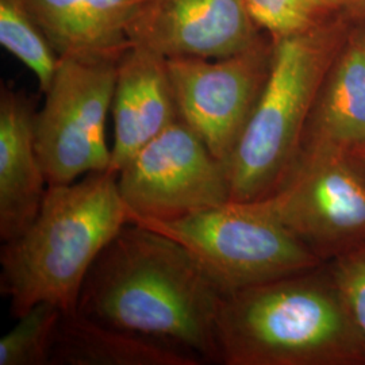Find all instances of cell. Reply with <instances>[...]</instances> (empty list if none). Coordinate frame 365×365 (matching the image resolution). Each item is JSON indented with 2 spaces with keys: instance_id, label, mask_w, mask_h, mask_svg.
I'll list each match as a JSON object with an SVG mask.
<instances>
[{
  "instance_id": "1",
  "label": "cell",
  "mask_w": 365,
  "mask_h": 365,
  "mask_svg": "<svg viewBox=\"0 0 365 365\" xmlns=\"http://www.w3.org/2000/svg\"><path fill=\"white\" fill-rule=\"evenodd\" d=\"M225 297L182 244L130 222L93 262L76 310L220 363L217 327Z\"/></svg>"
},
{
  "instance_id": "2",
  "label": "cell",
  "mask_w": 365,
  "mask_h": 365,
  "mask_svg": "<svg viewBox=\"0 0 365 365\" xmlns=\"http://www.w3.org/2000/svg\"><path fill=\"white\" fill-rule=\"evenodd\" d=\"M128 223L111 172L49 185L37 217L0 249V292L14 318L38 303L75 312L93 262Z\"/></svg>"
},
{
  "instance_id": "3",
  "label": "cell",
  "mask_w": 365,
  "mask_h": 365,
  "mask_svg": "<svg viewBox=\"0 0 365 365\" xmlns=\"http://www.w3.org/2000/svg\"><path fill=\"white\" fill-rule=\"evenodd\" d=\"M322 265L226 295L220 364H365L363 339Z\"/></svg>"
},
{
  "instance_id": "4",
  "label": "cell",
  "mask_w": 365,
  "mask_h": 365,
  "mask_svg": "<svg viewBox=\"0 0 365 365\" xmlns=\"http://www.w3.org/2000/svg\"><path fill=\"white\" fill-rule=\"evenodd\" d=\"M352 26L339 16L274 41L269 76L227 163L232 200H260L283 182L299 152L324 80Z\"/></svg>"
},
{
  "instance_id": "5",
  "label": "cell",
  "mask_w": 365,
  "mask_h": 365,
  "mask_svg": "<svg viewBox=\"0 0 365 365\" xmlns=\"http://www.w3.org/2000/svg\"><path fill=\"white\" fill-rule=\"evenodd\" d=\"M182 244L225 295L324 264L256 200L172 221H137Z\"/></svg>"
},
{
  "instance_id": "6",
  "label": "cell",
  "mask_w": 365,
  "mask_h": 365,
  "mask_svg": "<svg viewBox=\"0 0 365 365\" xmlns=\"http://www.w3.org/2000/svg\"><path fill=\"white\" fill-rule=\"evenodd\" d=\"M256 202L324 262L365 241V176L337 146L302 145L283 182Z\"/></svg>"
},
{
  "instance_id": "7",
  "label": "cell",
  "mask_w": 365,
  "mask_h": 365,
  "mask_svg": "<svg viewBox=\"0 0 365 365\" xmlns=\"http://www.w3.org/2000/svg\"><path fill=\"white\" fill-rule=\"evenodd\" d=\"M118 58L60 57L45 102L36 114V148L49 185L108 172L111 111Z\"/></svg>"
},
{
  "instance_id": "8",
  "label": "cell",
  "mask_w": 365,
  "mask_h": 365,
  "mask_svg": "<svg viewBox=\"0 0 365 365\" xmlns=\"http://www.w3.org/2000/svg\"><path fill=\"white\" fill-rule=\"evenodd\" d=\"M130 222L172 221L232 200L227 165L179 118L118 172Z\"/></svg>"
},
{
  "instance_id": "9",
  "label": "cell",
  "mask_w": 365,
  "mask_h": 365,
  "mask_svg": "<svg viewBox=\"0 0 365 365\" xmlns=\"http://www.w3.org/2000/svg\"><path fill=\"white\" fill-rule=\"evenodd\" d=\"M274 46L262 33L253 45L226 57L168 58L179 118L226 165L265 87Z\"/></svg>"
},
{
  "instance_id": "10",
  "label": "cell",
  "mask_w": 365,
  "mask_h": 365,
  "mask_svg": "<svg viewBox=\"0 0 365 365\" xmlns=\"http://www.w3.org/2000/svg\"><path fill=\"white\" fill-rule=\"evenodd\" d=\"M261 34L247 0H146L129 41L167 58H220L247 49Z\"/></svg>"
},
{
  "instance_id": "11",
  "label": "cell",
  "mask_w": 365,
  "mask_h": 365,
  "mask_svg": "<svg viewBox=\"0 0 365 365\" xmlns=\"http://www.w3.org/2000/svg\"><path fill=\"white\" fill-rule=\"evenodd\" d=\"M111 113L114 144L108 172L117 176L145 145L179 119L168 58L140 45L122 53Z\"/></svg>"
},
{
  "instance_id": "12",
  "label": "cell",
  "mask_w": 365,
  "mask_h": 365,
  "mask_svg": "<svg viewBox=\"0 0 365 365\" xmlns=\"http://www.w3.org/2000/svg\"><path fill=\"white\" fill-rule=\"evenodd\" d=\"M34 101L24 91L0 88V240L21 235L37 217L48 180L36 148Z\"/></svg>"
},
{
  "instance_id": "13",
  "label": "cell",
  "mask_w": 365,
  "mask_h": 365,
  "mask_svg": "<svg viewBox=\"0 0 365 365\" xmlns=\"http://www.w3.org/2000/svg\"><path fill=\"white\" fill-rule=\"evenodd\" d=\"M60 57L119 58L146 0H22Z\"/></svg>"
},
{
  "instance_id": "14",
  "label": "cell",
  "mask_w": 365,
  "mask_h": 365,
  "mask_svg": "<svg viewBox=\"0 0 365 365\" xmlns=\"http://www.w3.org/2000/svg\"><path fill=\"white\" fill-rule=\"evenodd\" d=\"M180 346L91 319L63 313L53 341L51 365H200Z\"/></svg>"
},
{
  "instance_id": "15",
  "label": "cell",
  "mask_w": 365,
  "mask_h": 365,
  "mask_svg": "<svg viewBox=\"0 0 365 365\" xmlns=\"http://www.w3.org/2000/svg\"><path fill=\"white\" fill-rule=\"evenodd\" d=\"M307 143L348 152L365 144V45L356 24L319 90L302 145Z\"/></svg>"
},
{
  "instance_id": "16",
  "label": "cell",
  "mask_w": 365,
  "mask_h": 365,
  "mask_svg": "<svg viewBox=\"0 0 365 365\" xmlns=\"http://www.w3.org/2000/svg\"><path fill=\"white\" fill-rule=\"evenodd\" d=\"M0 43L34 73L45 93L60 56L22 0H0Z\"/></svg>"
},
{
  "instance_id": "17",
  "label": "cell",
  "mask_w": 365,
  "mask_h": 365,
  "mask_svg": "<svg viewBox=\"0 0 365 365\" xmlns=\"http://www.w3.org/2000/svg\"><path fill=\"white\" fill-rule=\"evenodd\" d=\"M351 0H247L249 13L271 38H287L345 16Z\"/></svg>"
},
{
  "instance_id": "18",
  "label": "cell",
  "mask_w": 365,
  "mask_h": 365,
  "mask_svg": "<svg viewBox=\"0 0 365 365\" xmlns=\"http://www.w3.org/2000/svg\"><path fill=\"white\" fill-rule=\"evenodd\" d=\"M61 312L51 303H38L0 339V365H51L53 341Z\"/></svg>"
},
{
  "instance_id": "19",
  "label": "cell",
  "mask_w": 365,
  "mask_h": 365,
  "mask_svg": "<svg viewBox=\"0 0 365 365\" xmlns=\"http://www.w3.org/2000/svg\"><path fill=\"white\" fill-rule=\"evenodd\" d=\"M330 262L331 279L339 288L365 348V241Z\"/></svg>"
},
{
  "instance_id": "20",
  "label": "cell",
  "mask_w": 365,
  "mask_h": 365,
  "mask_svg": "<svg viewBox=\"0 0 365 365\" xmlns=\"http://www.w3.org/2000/svg\"><path fill=\"white\" fill-rule=\"evenodd\" d=\"M344 15L353 24L365 21V0H351Z\"/></svg>"
},
{
  "instance_id": "21",
  "label": "cell",
  "mask_w": 365,
  "mask_h": 365,
  "mask_svg": "<svg viewBox=\"0 0 365 365\" xmlns=\"http://www.w3.org/2000/svg\"><path fill=\"white\" fill-rule=\"evenodd\" d=\"M349 155L352 157L353 163L356 164V167L361 170V173L365 176V144L352 149L349 152Z\"/></svg>"
},
{
  "instance_id": "22",
  "label": "cell",
  "mask_w": 365,
  "mask_h": 365,
  "mask_svg": "<svg viewBox=\"0 0 365 365\" xmlns=\"http://www.w3.org/2000/svg\"><path fill=\"white\" fill-rule=\"evenodd\" d=\"M356 25H357L359 29H360V33H361V37H363V41H364L365 45V21H361V22H356Z\"/></svg>"
}]
</instances>
